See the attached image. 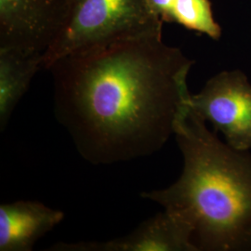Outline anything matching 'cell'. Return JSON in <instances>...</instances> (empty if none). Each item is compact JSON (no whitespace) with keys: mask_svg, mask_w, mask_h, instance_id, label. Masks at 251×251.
I'll return each mask as SVG.
<instances>
[{"mask_svg":"<svg viewBox=\"0 0 251 251\" xmlns=\"http://www.w3.org/2000/svg\"><path fill=\"white\" fill-rule=\"evenodd\" d=\"M152 11L163 22L176 23L218 40L222 28L212 13L210 0H147Z\"/></svg>","mask_w":251,"mask_h":251,"instance_id":"9c48e42d","label":"cell"},{"mask_svg":"<svg viewBox=\"0 0 251 251\" xmlns=\"http://www.w3.org/2000/svg\"><path fill=\"white\" fill-rule=\"evenodd\" d=\"M174 136L183 159L171 186L142 198L191 227L198 251H251V154L222 142L190 107Z\"/></svg>","mask_w":251,"mask_h":251,"instance_id":"7a4b0ae2","label":"cell"},{"mask_svg":"<svg viewBox=\"0 0 251 251\" xmlns=\"http://www.w3.org/2000/svg\"><path fill=\"white\" fill-rule=\"evenodd\" d=\"M194 63L162 36L66 56L49 69L56 117L92 164L151 155L188 106Z\"/></svg>","mask_w":251,"mask_h":251,"instance_id":"6da1fadb","label":"cell"},{"mask_svg":"<svg viewBox=\"0 0 251 251\" xmlns=\"http://www.w3.org/2000/svg\"><path fill=\"white\" fill-rule=\"evenodd\" d=\"M43 53L14 47L0 48V128L4 130L36 73Z\"/></svg>","mask_w":251,"mask_h":251,"instance_id":"ba28073f","label":"cell"},{"mask_svg":"<svg viewBox=\"0 0 251 251\" xmlns=\"http://www.w3.org/2000/svg\"><path fill=\"white\" fill-rule=\"evenodd\" d=\"M163 23L147 0H69L60 31L42 56L43 69L72 54L161 36Z\"/></svg>","mask_w":251,"mask_h":251,"instance_id":"3957f363","label":"cell"},{"mask_svg":"<svg viewBox=\"0 0 251 251\" xmlns=\"http://www.w3.org/2000/svg\"><path fill=\"white\" fill-rule=\"evenodd\" d=\"M69 0H0V48L44 53L60 31Z\"/></svg>","mask_w":251,"mask_h":251,"instance_id":"5b68a950","label":"cell"},{"mask_svg":"<svg viewBox=\"0 0 251 251\" xmlns=\"http://www.w3.org/2000/svg\"><path fill=\"white\" fill-rule=\"evenodd\" d=\"M190 109L209 122L225 143L239 151H251V84L239 70L211 77L198 94H190Z\"/></svg>","mask_w":251,"mask_h":251,"instance_id":"277c9868","label":"cell"},{"mask_svg":"<svg viewBox=\"0 0 251 251\" xmlns=\"http://www.w3.org/2000/svg\"><path fill=\"white\" fill-rule=\"evenodd\" d=\"M52 251H198L191 227L178 216L164 210L144 221L131 233L106 241L54 244Z\"/></svg>","mask_w":251,"mask_h":251,"instance_id":"8992f818","label":"cell"},{"mask_svg":"<svg viewBox=\"0 0 251 251\" xmlns=\"http://www.w3.org/2000/svg\"><path fill=\"white\" fill-rule=\"evenodd\" d=\"M64 219V213L36 201L0 206V251H30Z\"/></svg>","mask_w":251,"mask_h":251,"instance_id":"52a82bcc","label":"cell"}]
</instances>
